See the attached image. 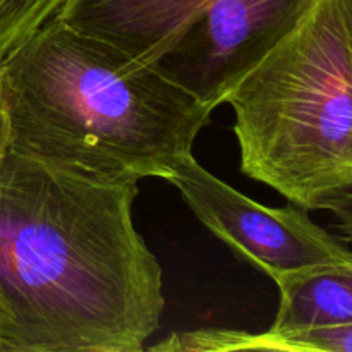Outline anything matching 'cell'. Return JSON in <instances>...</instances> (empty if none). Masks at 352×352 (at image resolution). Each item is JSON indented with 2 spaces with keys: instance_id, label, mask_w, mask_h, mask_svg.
<instances>
[{
  "instance_id": "6da1fadb",
  "label": "cell",
  "mask_w": 352,
  "mask_h": 352,
  "mask_svg": "<svg viewBox=\"0 0 352 352\" xmlns=\"http://www.w3.org/2000/svg\"><path fill=\"white\" fill-rule=\"evenodd\" d=\"M138 181L10 150L0 167V352H140L164 274L133 219Z\"/></svg>"
},
{
  "instance_id": "7a4b0ae2",
  "label": "cell",
  "mask_w": 352,
  "mask_h": 352,
  "mask_svg": "<svg viewBox=\"0 0 352 352\" xmlns=\"http://www.w3.org/2000/svg\"><path fill=\"white\" fill-rule=\"evenodd\" d=\"M16 153L109 181L167 179L212 109L157 67L60 17L3 62Z\"/></svg>"
},
{
  "instance_id": "3957f363",
  "label": "cell",
  "mask_w": 352,
  "mask_h": 352,
  "mask_svg": "<svg viewBox=\"0 0 352 352\" xmlns=\"http://www.w3.org/2000/svg\"><path fill=\"white\" fill-rule=\"evenodd\" d=\"M226 103L241 172L311 212L352 177V0H316Z\"/></svg>"
},
{
  "instance_id": "277c9868",
  "label": "cell",
  "mask_w": 352,
  "mask_h": 352,
  "mask_svg": "<svg viewBox=\"0 0 352 352\" xmlns=\"http://www.w3.org/2000/svg\"><path fill=\"white\" fill-rule=\"evenodd\" d=\"M165 181L213 236L274 282L292 272L352 263V251L313 222L309 210L291 201L280 208L260 205L206 170L192 153Z\"/></svg>"
},
{
  "instance_id": "5b68a950",
  "label": "cell",
  "mask_w": 352,
  "mask_h": 352,
  "mask_svg": "<svg viewBox=\"0 0 352 352\" xmlns=\"http://www.w3.org/2000/svg\"><path fill=\"white\" fill-rule=\"evenodd\" d=\"M316 0H206L153 67L215 110Z\"/></svg>"
},
{
  "instance_id": "8992f818",
  "label": "cell",
  "mask_w": 352,
  "mask_h": 352,
  "mask_svg": "<svg viewBox=\"0 0 352 352\" xmlns=\"http://www.w3.org/2000/svg\"><path fill=\"white\" fill-rule=\"evenodd\" d=\"M280 302L272 333L352 325V263L292 272L275 280Z\"/></svg>"
},
{
  "instance_id": "52a82bcc",
  "label": "cell",
  "mask_w": 352,
  "mask_h": 352,
  "mask_svg": "<svg viewBox=\"0 0 352 352\" xmlns=\"http://www.w3.org/2000/svg\"><path fill=\"white\" fill-rule=\"evenodd\" d=\"M69 0H0V64L62 12Z\"/></svg>"
},
{
  "instance_id": "ba28073f",
  "label": "cell",
  "mask_w": 352,
  "mask_h": 352,
  "mask_svg": "<svg viewBox=\"0 0 352 352\" xmlns=\"http://www.w3.org/2000/svg\"><path fill=\"white\" fill-rule=\"evenodd\" d=\"M311 210H325L332 213L342 241L352 243V177L342 184L320 192Z\"/></svg>"
},
{
  "instance_id": "9c48e42d",
  "label": "cell",
  "mask_w": 352,
  "mask_h": 352,
  "mask_svg": "<svg viewBox=\"0 0 352 352\" xmlns=\"http://www.w3.org/2000/svg\"><path fill=\"white\" fill-rule=\"evenodd\" d=\"M10 143H12V133H10V117L6 98V86H3V64H0V167L6 162L7 155L10 153Z\"/></svg>"
}]
</instances>
